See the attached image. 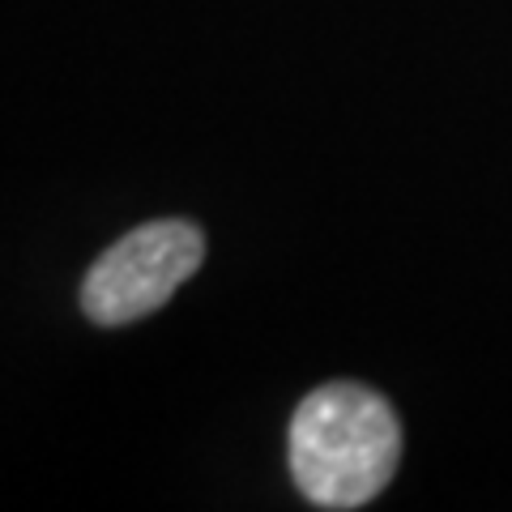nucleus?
<instances>
[{
  "mask_svg": "<svg viewBox=\"0 0 512 512\" xmlns=\"http://www.w3.org/2000/svg\"><path fill=\"white\" fill-rule=\"evenodd\" d=\"M402 457L393 406L363 384H320L291 419V474L316 508H363Z\"/></svg>",
  "mask_w": 512,
  "mask_h": 512,
  "instance_id": "f257e3e1",
  "label": "nucleus"
},
{
  "mask_svg": "<svg viewBox=\"0 0 512 512\" xmlns=\"http://www.w3.org/2000/svg\"><path fill=\"white\" fill-rule=\"evenodd\" d=\"M205 261V235L184 218H158L111 244L82 282L94 325H133L158 312Z\"/></svg>",
  "mask_w": 512,
  "mask_h": 512,
  "instance_id": "f03ea898",
  "label": "nucleus"
}]
</instances>
